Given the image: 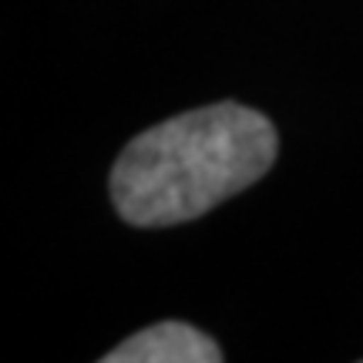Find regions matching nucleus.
Instances as JSON below:
<instances>
[{"label":"nucleus","mask_w":363,"mask_h":363,"mask_svg":"<svg viewBox=\"0 0 363 363\" xmlns=\"http://www.w3.org/2000/svg\"><path fill=\"white\" fill-rule=\"evenodd\" d=\"M276 125L239 101H216L135 135L111 169V202L138 229L206 216L272 169Z\"/></svg>","instance_id":"nucleus-1"},{"label":"nucleus","mask_w":363,"mask_h":363,"mask_svg":"<svg viewBox=\"0 0 363 363\" xmlns=\"http://www.w3.org/2000/svg\"><path fill=\"white\" fill-rule=\"evenodd\" d=\"M104 363H219V343L179 320H165L128 337L121 347L101 357Z\"/></svg>","instance_id":"nucleus-2"}]
</instances>
